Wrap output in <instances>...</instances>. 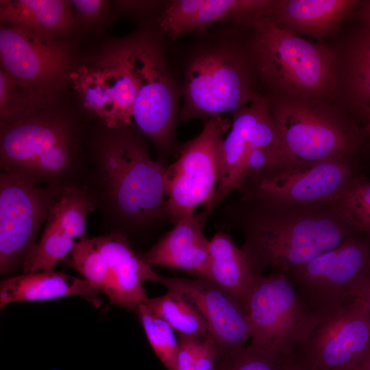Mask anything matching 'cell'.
Segmentation results:
<instances>
[{"label":"cell","mask_w":370,"mask_h":370,"mask_svg":"<svg viewBox=\"0 0 370 370\" xmlns=\"http://www.w3.org/2000/svg\"><path fill=\"white\" fill-rule=\"evenodd\" d=\"M100 123L101 128L88 143L81 184L95 208L105 215L112 232L125 236L168 219L166 166L150 157L134 125Z\"/></svg>","instance_id":"6da1fadb"},{"label":"cell","mask_w":370,"mask_h":370,"mask_svg":"<svg viewBox=\"0 0 370 370\" xmlns=\"http://www.w3.org/2000/svg\"><path fill=\"white\" fill-rule=\"evenodd\" d=\"M47 97L21 92L0 111L1 169L37 184L80 185L87 159L82 127Z\"/></svg>","instance_id":"7a4b0ae2"},{"label":"cell","mask_w":370,"mask_h":370,"mask_svg":"<svg viewBox=\"0 0 370 370\" xmlns=\"http://www.w3.org/2000/svg\"><path fill=\"white\" fill-rule=\"evenodd\" d=\"M243 219L242 247L256 275L287 273L356 232L334 202L278 205L256 199Z\"/></svg>","instance_id":"3957f363"},{"label":"cell","mask_w":370,"mask_h":370,"mask_svg":"<svg viewBox=\"0 0 370 370\" xmlns=\"http://www.w3.org/2000/svg\"><path fill=\"white\" fill-rule=\"evenodd\" d=\"M250 21L254 30V56L261 76L271 88L304 99L333 95L335 63L327 47L279 27L265 13Z\"/></svg>","instance_id":"277c9868"},{"label":"cell","mask_w":370,"mask_h":370,"mask_svg":"<svg viewBox=\"0 0 370 370\" xmlns=\"http://www.w3.org/2000/svg\"><path fill=\"white\" fill-rule=\"evenodd\" d=\"M251 347L280 358L293 355L322 315L304 303L286 273L256 275L243 299Z\"/></svg>","instance_id":"5b68a950"},{"label":"cell","mask_w":370,"mask_h":370,"mask_svg":"<svg viewBox=\"0 0 370 370\" xmlns=\"http://www.w3.org/2000/svg\"><path fill=\"white\" fill-rule=\"evenodd\" d=\"M232 123L221 116L205 122L201 133L180 149L166 168L164 186L168 219L176 223L215 195L221 173V149Z\"/></svg>","instance_id":"8992f818"},{"label":"cell","mask_w":370,"mask_h":370,"mask_svg":"<svg viewBox=\"0 0 370 370\" xmlns=\"http://www.w3.org/2000/svg\"><path fill=\"white\" fill-rule=\"evenodd\" d=\"M123 45L136 88L132 123L160 150L169 151L176 121V96L162 56L157 45L145 36L124 41Z\"/></svg>","instance_id":"52a82bcc"},{"label":"cell","mask_w":370,"mask_h":370,"mask_svg":"<svg viewBox=\"0 0 370 370\" xmlns=\"http://www.w3.org/2000/svg\"><path fill=\"white\" fill-rule=\"evenodd\" d=\"M306 100L290 97L271 110L286 166L348 159L354 147L349 130L332 114Z\"/></svg>","instance_id":"ba28073f"},{"label":"cell","mask_w":370,"mask_h":370,"mask_svg":"<svg viewBox=\"0 0 370 370\" xmlns=\"http://www.w3.org/2000/svg\"><path fill=\"white\" fill-rule=\"evenodd\" d=\"M32 183L20 176L0 174V273L10 275L23 264L37 236L62 190Z\"/></svg>","instance_id":"9c48e42d"},{"label":"cell","mask_w":370,"mask_h":370,"mask_svg":"<svg viewBox=\"0 0 370 370\" xmlns=\"http://www.w3.org/2000/svg\"><path fill=\"white\" fill-rule=\"evenodd\" d=\"M181 119L235 113L257 96L245 60L226 50L204 53L188 67Z\"/></svg>","instance_id":"30bf717a"},{"label":"cell","mask_w":370,"mask_h":370,"mask_svg":"<svg viewBox=\"0 0 370 370\" xmlns=\"http://www.w3.org/2000/svg\"><path fill=\"white\" fill-rule=\"evenodd\" d=\"M370 271V241L352 236L286 273L301 299L323 315L350 299L353 286Z\"/></svg>","instance_id":"8fae6325"},{"label":"cell","mask_w":370,"mask_h":370,"mask_svg":"<svg viewBox=\"0 0 370 370\" xmlns=\"http://www.w3.org/2000/svg\"><path fill=\"white\" fill-rule=\"evenodd\" d=\"M0 59L1 69L23 92L49 97L68 74L70 52L55 38L4 24L0 28Z\"/></svg>","instance_id":"7c38bea8"},{"label":"cell","mask_w":370,"mask_h":370,"mask_svg":"<svg viewBox=\"0 0 370 370\" xmlns=\"http://www.w3.org/2000/svg\"><path fill=\"white\" fill-rule=\"evenodd\" d=\"M369 349V314L360 299L352 298L323 314L293 354L309 370H336L359 359Z\"/></svg>","instance_id":"4fadbf2b"},{"label":"cell","mask_w":370,"mask_h":370,"mask_svg":"<svg viewBox=\"0 0 370 370\" xmlns=\"http://www.w3.org/2000/svg\"><path fill=\"white\" fill-rule=\"evenodd\" d=\"M354 177L348 159L328 158L286 166L247 183L245 199L278 205L333 202Z\"/></svg>","instance_id":"5bb4252c"},{"label":"cell","mask_w":370,"mask_h":370,"mask_svg":"<svg viewBox=\"0 0 370 370\" xmlns=\"http://www.w3.org/2000/svg\"><path fill=\"white\" fill-rule=\"evenodd\" d=\"M75 88L90 112L108 127L133 124L136 88L123 42L72 74Z\"/></svg>","instance_id":"9a60e30c"},{"label":"cell","mask_w":370,"mask_h":370,"mask_svg":"<svg viewBox=\"0 0 370 370\" xmlns=\"http://www.w3.org/2000/svg\"><path fill=\"white\" fill-rule=\"evenodd\" d=\"M221 149V173L214 197L199 213L204 223L214 208L232 191L241 188V174L250 150H275L279 140L268 101L256 97L234 113L233 121Z\"/></svg>","instance_id":"2e32d148"},{"label":"cell","mask_w":370,"mask_h":370,"mask_svg":"<svg viewBox=\"0 0 370 370\" xmlns=\"http://www.w3.org/2000/svg\"><path fill=\"white\" fill-rule=\"evenodd\" d=\"M159 283L169 291L182 294L205 319L210 335L222 356L245 346L250 340V326L241 304L209 280L161 275Z\"/></svg>","instance_id":"e0dca14e"},{"label":"cell","mask_w":370,"mask_h":370,"mask_svg":"<svg viewBox=\"0 0 370 370\" xmlns=\"http://www.w3.org/2000/svg\"><path fill=\"white\" fill-rule=\"evenodd\" d=\"M204 225L199 214H188L149 250L139 255L151 267L184 271L204 279L210 240L203 232Z\"/></svg>","instance_id":"ac0fdd59"},{"label":"cell","mask_w":370,"mask_h":370,"mask_svg":"<svg viewBox=\"0 0 370 370\" xmlns=\"http://www.w3.org/2000/svg\"><path fill=\"white\" fill-rule=\"evenodd\" d=\"M92 239L110 268L114 288L111 304L136 310L149 299L143 283L159 282L161 275L136 254L125 235L112 232Z\"/></svg>","instance_id":"d6986e66"},{"label":"cell","mask_w":370,"mask_h":370,"mask_svg":"<svg viewBox=\"0 0 370 370\" xmlns=\"http://www.w3.org/2000/svg\"><path fill=\"white\" fill-rule=\"evenodd\" d=\"M274 3L273 0H175L167 3L158 22L163 32L176 39L227 18L250 19L266 13Z\"/></svg>","instance_id":"ffe728a7"},{"label":"cell","mask_w":370,"mask_h":370,"mask_svg":"<svg viewBox=\"0 0 370 370\" xmlns=\"http://www.w3.org/2000/svg\"><path fill=\"white\" fill-rule=\"evenodd\" d=\"M360 3L355 0H279L265 14L295 34L323 37L337 29Z\"/></svg>","instance_id":"44dd1931"},{"label":"cell","mask_w":370,"mask_h":370,"mask_svg":"<svg viewBox=\"0 0 370 370\" xmlns=\"http://www.w3.org/2000/svg\"><path fill=\"white\" fill-rule=\"evenodd\" d=\"M79 296L95 307L101 306L99 291L87 280L50 271L23 273L0 284V308L21 301H39Z\"/></svg>","instance_id":"7402d4cb"},{"label":"cell","mask_w":370,"mask_h":370,"mask_svg":"<svg viewBox=\"0 0 370 370\" xmlns=\"http://www.w3.org/2000/svg\"><path fill=\"white\" fill-rule=\"evenodd\" d=\"M255 276L243 249L237 247L227 234L217 232L210 240L208 263L204 279L225 291L242 306Z\"/></svg>","instance_id":"603a6c76"},{"label":"cell","mask_w":370,"mask_h":370,"mask_svg":"<svg viewBox=\"0 0 370 370\" xmlns=\"http://www.w3.org/2000/svg\"><path fill=\"white\" fill-rule=\"evenodd\" d=\"M70 2L61 0L1 1V20L55 38L69 30L73 19Z\"/></svg>","instance_id":"cb8c5ba5"},{"label":"cell","mask_w":370,"mask_h":370,"mask_svg":"<svg viewBox=\"0 0 370 370\" xmlns=\"http://www.w3.org/2000/svg\"><path fill=\"white\" fill-rule=\"evenodd\" d=\"M145 304L180 336L204 338L210 335L204 317L194 304L180 293L169 291L160 297L149 298Z\"/></svg>","instance_id":"d4e9b609"},{"label":"cell","mask_w":370,"mask_h":370,"mask_svg":"<svg viewBox=\"0 0 370 370\" xmlns=\"http://www.w3.org/2000/svg\"><path fill=\"white\" fill-rule=\"evenodd\" d=\"M95 208L91 197L82 185L68 186L52 206L46 222L74 239H82L86 237L88 214Z\"/></svg>","instance_id":"484cf974"},{"label":"cell","mask_w":370,"mask_h":370,"mask_svg":"<svg viewBox=\"0 0 370 370\" xmlns=\"http://www.w3.org/2000/svg\"><path fill=\"white\" fill-rule=\"evenodd\" d=\"M69 263L96 290L105 294L110 304L112 302L114 288L110 268L92 238L76 242Z\"/></svg>","instance_id":"4316f807"},{"label":"cell","mask_w":370,"mask_h":370,"mask_svg":"<svg viewBox=\"0 0 370 370\" xmlns=\"http://www.w3.org/2000/svg\"><path fill=\"white\" fill-rule=\"evenodd\" d=\"M75 243L74 238L46 222L40 241L23 264V273L53 271L58 261L71 254Z\"/></svg>","instance_id":"83f0119b"},{"label":"cell","mask_w":370,"mask_h":370,"mask_svg":"<svg viewBox=\"0 0 370 370\" xmlns=\"http://www.w3.org/2000/svg\"><path fill=\"white\" fill-rule=\"evenodd\" d=\"M333 202L354 230L370 240V182L354 177Z\"/></svg>","instance_id":"f1b7e54d"},{"label":"cell","mask_w":370,"mask_h":370,"mask_svg":"<svg viewBox=\"0 0 370 370\" xmlns=\"http://www.w3.org/2000/svg\"><path fill=\"white\" fill-rule=\"evenodd\" d=\"M147 340L166 370H173L179 348L174 330L153 314L145 304L136 310Z\"/></svg>","instance_id":"f546056e"},{"label":"cell","mask_w":370,"mask_h":370,"mask_svg":"<svg viewBox=\"0 0 370 370\" xmlns=\"http://www.w3.org/2000/svg\"><path fill=\"white\" fill-rule=\"evenodd\" d=\"M221 350L211 335L204 338L180 336L173 370H219Z\"/></svg>","instance_id":"4dcf8cb0"},{"label":"cell","mask_w":370,"mask_h":370,"mask_svg":"<svg viewBox=\"0 0 370 370\" xmlns=\"http://www.w3.org/2000/svg\"><path fill=\"white\" fill-rule=\"evenodd\" d=\"M347 82L352 97L370 104V27L354 41L349 54Z\"/></svg>","instance_id":"1f68e13d"},{"label":"cell","mask_w":370,"mask_h":370,"mask_svg":"<svg viewBox=\"0 0 370 370\" xmlns=\"http://www.w3.org/2000/svg\"><path fill=\"white\" fill-rule=\"evenodd\" d=\"M288 358H280L245 345L224 355L219 370H284Z\"/></svg>","instance_id":"d6a6232c"},{"label":"cell","mask_w":370,"mask_h":370,"mask_svg":"<svg viewBox=\"0 0 370 370\" xmlns=\"http://www.w3.org/2000/svg\"><path fill=\"white\" fill-rule=\"evenodd\" d=\"M15 81L3 69L0 71V111L10 106L20 95Z\"/></svg>","instance_id":"836d02e7"},{"label":"cell","mask_w":370,"mask_h":370,"mask_svg":"<svg viewBox=\"0 0 370 370\" xmlns=\"http://www.w3.org/2000/svg\"><path fill=\"white\" fill-rule=\"evenodd\" d=\"M79 15L87 21L95 19L104 8L105 1L101 0H74L69 1Z\"/></svg>","instance_id":"e575fe53"},{"label":"cell","mask_w":370,"mask_h":370,"mask_svg":"<svg viewBox=\"0 0 370 370\" xmlns=\"http://www.w3.org/2000/svg\"><path fill=\"white\" fill-rule=\"evenodd\" d=\"M350 297L360 299L366 306L370 316V271L353 286Z\"/></svg>","instance_id":"d590c367"},{"label":"cell","mask_w":370,"mask_h":370,"mask_svg":"<svg viewBox=\"0 0 370 370\" xmlns=\"http://www.w3.org/2000/svg\"><path fill=\"white\" fill-rule=\"evenodd\" d=\"M336 370H370V349L359 359Z\"/></svg>","instance_id":"8d00e7d4"},{"label":"cell","mask_w":370,"mask_h":370,"mask_svg":"<svg viewBox=\"0 0 370 370\" xmlns=\"http://www.w3.org/2000/svg\"><path fill=\"white\" fill-rule=\"evenodd\" d=\"M358 8V17L370 27V1H361Z\"/></svg>","instance_id":"74e56055"},{"label":"cell","mask_w":370,"mask_h":370,"mask_svg":"<svg viewBox=\"0 0 370 370\" xmlns=\"http://www.w3.org/2000/svg\"><path fill=\"white\" fill-rule=\"evenodd\" d=\"M284 370H309L299 360H297L294 354L288 357L285 362Z\"/></svg>","instance_id":"f35d334b"},{"label":"cell","mask_w":370,"mask_h":370,"mask_svg":"<svg viewBox=\"0 0 370 370\" xmlns=\"http://www.w3.org/2000/svg\"><path fill=\"white\" fill-rule=\"evenodd\" d=\"M367 132H368L370 134V123H369L365 129Z\"/></svg>","instance_id":"ab89813d"},{"label":"cell","mask_w":370,"mask_h":370,"mask_svg":"<svg viewBox=\"0 0 370 370\" xmlns=\"http://www.w3.org/2000/svg\"><path fill=\"white\" fill-rule=\"evenodd\" d=\"M367 108L368 109V111H367V112H368V113H369V116H370V107H369V108ZM369 123H370V121H369Z\"/></svg>","instance_id":"60d3db41"}]
</instances>
